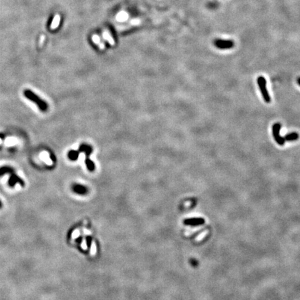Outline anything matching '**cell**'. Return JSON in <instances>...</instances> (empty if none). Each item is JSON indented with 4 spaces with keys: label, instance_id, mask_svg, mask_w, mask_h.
Instances as JSON below:
<instances>
[{
    "label": "cell",
    "instance_id": "cell-1",
    "mask_svg": "<svg viewBox=\"0 0 300 300\" xmlns=\"http://www.w3.org/2000/svg\"><path fill=\"white\" fill-rule=\"evenodd\" d=\"M24 96L26 97V98L29 99V100H31L33 102H34L36 104L39 109L42 110V111H45L48 109V105L47 104L45 101L44 100H42L41 98H40L39 97L36 95L34 92H33L30 90H26L24 92Z\"/></svg>",
    "mask_w": 300,
    "mask_h": 300
},
{
    "label": "cell",
    "instance_id": "cell-2",
    "mask_svg": "<svg viewBox=\"0 0 300 300\" xmlns=\"http://www.w3.org/2000/svg\"><path fill=\"white\" fill-rule=\"evenodd\" d=\"M257 83H258V88L262 94L264 101L266 103H270L271 101V98L269 94V92L267 89V82L264 76H259L257 79Z\"/></svg>",
    "mask_w": 300,
    "mask_h": 300
},
{
    "label": "cell",
    "instance_id": "cell-3",
    "mask_svg": "<svg viewBox=\"0 0 300 300\" xmlns=\"http://www.w3.org/2000/svg\"><path fill=\"white\" fill-rule=\"evenodd\" d=\"M281 125L280 123H275L272 126V135L274 137V139L276 141V143L278 145L283 146L285 144V139L283 137L281 136L280 131H281Z\"/></svg>",
    "mask_w": 300,
    "mask_h": 300
},
{
    "label": "cell",
    "instance_id": "cell-4",
    "mask_svg": "<svg viewBox=\"0 0 300 300\" xmlns=\"http://www.w3.org/2000/svg\"><path fill=\"white\" fill-rule=\"evenodd\" d=\"M213 44L215 47L220 49H229L234 47V42L231 40L215 39Z\"/></svg>",
    "mask_w": 300,
    "mask_h": 300
},
{
    "label": "cell",
    "instance_id": "cell-5",
    "mask_svg": "<svg viewBox=\"0 0 300 300\" xmlns=\"http://www.w3.org/2000/svg\"><path fill=\"white\" fill-rule=\"evenodd\" d=\"M16 184H19L22 187H24L25 185L23 179H22L19 176H17L15 172L11 173L9 180H8V185L11 187H14Z\"/></svg>",
    "mask_w": 300,
    "mask_h": 300
},
{
    "label": "cell",
    "instance_id": "cell-6",
    "mask_svg": "<svg viewBox=\"0 0 300 300\" xmlns=\"http://www.w3.org/2000/svg\"><path fill=\"white\" fill-rule=\"evenodd\" d=\"M184 222L185 224L190 225V226H199V225L204 224L205 220L204 218H193L186 219Z\"/></svg>",
    "mask_w": 300,
    "mask_h": 300
},
{
    "label": "cell",
    "instance_id": "cell-7",
    "mask_svg": "<svg viewBox=\"0 0 300 300\" xmlns=\"http://www.w3.org/2000/svg\"><path fill=\"white\" fill-rule=\"evenodd\" d=\"M73 189L74 192H75L77 194H80V195H84L88 191L87 188L85 186L79 184H74L73 187Z\"/></svg>",
    "mask_w": 300,
    "mask_h": 300
},
{
    "label": "cell",
    "instance_id": "cell-8",
    "mask_svg": "<svg viewBox=\"0 0 300 300\" xmlns=\"http://www.w3.org/2000/svg\"><path fill=\"white\" fill-rule=\"evenodd\" d=\"M299 134H297V132H291L290 133V134H286L285 136H284V139H285V141H289V142H292V141H297L299 138Z\"/></svg>",
    "mask_w": 300,
    "mask_h": 300
},
{
    "label": "cell",
    "instance_id": "cell-9",
    "mask_svg": "<svg viewBox=\"0 0 300 300\" xmlns=\"http://www.w3.org/2000/svg\"><path fill=\"white\" fill-rule=\"evenodd\" d=\"M15 172V170L10 166H4L0 168V176H2L5 174H11Z\"/></svg>",
    "mask_w": 300,
    "mask_h": 300
},
{
    "label": "cell",
    "instance_id": "cell-10",
    "mask_svg": "<svg viewBox=\"0 0 300 300\" xmlns=\"http://www.w3.org/2000/svg\"><path fill=\"white\" fill-rule=\"evenodd\" d=\"M128 14L126 12V11H121V12H119L118 15H117V20L120 22L126 21V20L128 19Z\"/></svg>",
    "mask_w": 300,
    "mask_h": 300
},
{
    "label": "cell",
    "instance_id": "cell-11",
    "mask_svg": "<svg viewBox=\"0 0 300 300\" xmlns=\"http://www.w3.org/2000/svg\"><path fill=\"white\" fill-rule=\"evenodd\" d=\"M103 36L105 38V40H107L109 42V43L111 45H114V40L113 39V38L111 37V36L110 35L109 32H108L107 31H104L103 33Z\"/></svg>",
    "mask_w": 300,
    "mask_h": 300
},
{
    "label": "cell",
    "instance_id": "cell-12",
    "mask_svg": "<svg viewBox=\"0 0 300 300\" xmlns=\"http://www.w3.org/2000/svg\"><path fill=\"white\" fill-rule=\"evenodd\" d=\"M59 22H60V16L58 15H56L53 20L52 24H51V29H54L57 28L58 24H59Z\"/></svg>",
    "mask_w": 300,
    "mask_h": 300
},
{
    "label": "cell",
    "instance_id": "cell-13",
    "mask_svg": "<svg viewBox=\"0 0 300 300\" xmlns=\"http://www.w3.org/2000/svg\"><path fill=\"white\" fill-rule=\"evenodd\" d=\"M91 255H94L96 254V245L93 240L92 241V243H91Z\"/></svg>",
    "mask_w": 300,
    "mask_h": 300
},
{
    "label": "cell",
    "instance_id": "cell-14",
    "mask_svg": "<svg viewBox=\"0 0 300 300\" xmlns=\"http://www.w3.org/2000/svg\"><path fill=\"white\" fill-rule=\"evenodd\" d=\"M69 157L71 159H75L76 157H77V152H70L69 153Z\"/></svg>",
    "mask_w": 300,
    "mask_h": 300
},
{
    "label": "cell",
    "instance_id": "cell-15",
    "mask_svg": "<svg viewBox=\"0 0 300 300\" xmlns=\"http://www.w3.org/2000/svg\"><path fill=\"white\" fill-rule=\"evenodd\" d=\"M92 40H93L94 42L98 44V43H100V38L99 37V36H97V35H93L92 36Z\"/></svg>",
    "mask_w": 300,
    "mask_h": 300
},
{
    "label": "cell",
    "instance_id": "cell-16",
    "mask_svg": "<svg viewBox=\"0 0 300 300\" xmlns=\"http://www.w3.org/2000/svg\"><path fill=\"white\" fill-rule=\"evenodd\" d=\"M79 236V230H77V229H76L75 231L73 232V236H73V238H76V237H78Z\"/></svg>",
    "mask_w": 300,
    "mask_h": 300
},
{
    "label": "cell",
    "instance_id": "cell-17",
    "mask_svg": "<svg viewBox=\"0 0 300 300\" xmlns=\"http://www.w3.org/2000/svg\"><path fill=\"white\" fill-rule=\"evenodd\" d=\"M82 249H87V245H86V241H85V240L83 241L82 243Z\"/></svg>",
    "mask_w": 300,
    "mask_h": 300
},
{
    "label": "cell",
    "instance_id": "cell-18",
    "mask_svg": "<svg viewBox=\"0 0 300 300\" xmlns=\"http://www.w3.org/2000/svg\"><path fill=\"white\" fill-rule=\"evenodd\" d=\"M140 20H138V19H136V20H133L132 21H131V24H140Z\"/></svg>",
    "mask_w": 300,
    "mask_h": 300
},
{
    "label": "cell",
    "instance_id": "cell-19",
    "mask_svg": "<svg viewBox=\"0 0 300 300\" xmlns=\"http://www.w3.org/2000/svg\"><path fill=\"white\" fill-rule=\"evenodd\" d=\"M297 83H298V85L300 86V76H299V77L297 78Z\"/></svg>",
    "mask_w": 300,
    "mask_h": 300
},
{
    "label": "cell",
    "instance_id": "cell-20",
    "mask_svg": "<svg viewBox=\"0 0 300 300\" xmlns=\"http://www.w3.org/2000/svg\"><path fill=\"white\" fill-rule=\"evenodd\" d=\"M2 207V203L1 202V200H0V209H1Z\"/></svg>",
    "mask_w": 300,
    "mask_h": 300
}]
</instances>
